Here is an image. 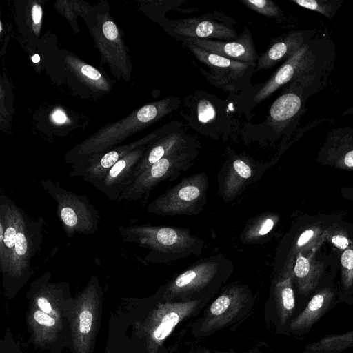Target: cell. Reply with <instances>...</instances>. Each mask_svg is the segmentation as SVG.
Masks as SVG:
<instances>
[{
	"instance_id": "1",
	"label": "cell",
	"mask_w": 353,
	"mask_h": 353,
	"mask_svg": "<svg viewBox=\"0 0 353 353\" xmlns=\"http://www.w3.org/2000/svg\"><path fill=\"white\" fill-rule=\"evenodd\" d=\"M335 47L327 33H316L272 75L253 98L254 105L271 96L281 86L301 89L306 99L321 90L334 70Z\"/></svg>"
},
{
	"instance_id": "2",
	"label": "cell",
	"mask_w": 353,
	"mask_h": 353,
	"mask_svg": "<svg viewBox=\"0 0 353 353\" xmlns=\"http://www.w3.org/2000/svg\"><path fill=\"white\" fill-rule=\"evenodd\" d=\"M178 98L169 97L141 107L124 119L105 125L71 149L65 157L66 163L75 165L93 155L105 152L128 137L157 122L176 110Z\"/></svg>"
},
{
	"instance_id": "3",
	"label": "cell",
	"mask_w": 353,
	"mask_h": 353,
	"mask_svg": "<svg viewBox=\"0 0 353 353\" xmlns=\"http://www.w3.org/2000/svg\"><path fill=\"white\" fill-rule=\"evenodd\" d=\"M122 239L149 250L145 260L167 263L188 256L199 255L204 241L186 228L136 225L118 227Z\"/></svg>"
},
{
	"instance_id": "4",
	"label": "cell",
	"mask_w": 353,
	"mask_h": 353,
	"mask_svg": "<svg viewBox=\"0 0 353 353\" xmlns=\"http://www.w3.org/2000/svg\"><path fill=\"white\" fill-rule=\"evenodd\" d=\"M41 187L57 203V215L69 238L75 234L92 235L99 230L100 215L85 195L64 189L51 179L39 181Z\"/></svg>"
},
{
	"instance_id": "5",
	"label": "cell",
	"mask_w": 353,
	"mask_h": 353,
	"mask_svg": "<svg viewBox=\"0 0 353 353\" xmlns=\"http://www.w3.org/2000/svg\"><path fill=\"white\" fill-rule=\"evenodd\" d=\"M196 143L190 142L152 164L125 188L120 200L137 201L148 196L161 181H173L190 168L197 157Z\"/></svg>"
},
{
	"instance_id": "6",
	"label": "cell",
	"mask_w": 353,
	"mask_h": 353,
	"mask_svg": "<svg viewBox=\"0 0 353 353\" xmlns=\"http://www.w3.org/2000/svg\"><path fill=\"white\" fill-rule=\"evenodd\" d=\"M208 184L205 172L183 178L149 203L147 211L163 216L197 214L207 203Z\"/></svg>"
},
{
	"instance_id": "7",
	"label": "cell",
	"mask_w": 353,
	"mask_h": 353,
	"mask_svg": "<svg viewBox=\"0 0 353 353\" xmlns=\"http://www.w3.org/2000/svg\"><path fill=\"white\" fill-rule=\"evenodd\" d=\"M233 269V263L221 254L204 258L174 279L166 288L165 296L172 299L199 292L229 275Z\"/></svg>"
},
{
	"instance_id": "8",
	"label": "cell",
	"mask_w": 353,
	"mask_h": 353,
	"mask_svg": "<svg viewBox=\"0 0 353 353\" xmlns=\"http://www.w3.org/2000/svg\"><path fill=\"white\" fill-rule=\"evenodd\" d=\"M92 36L102 59L125 80H129L131 63L121 32L108 13L99 14Z\"/></svg>"
},
{
	"instance_id": "9",
	"label": "cell",
	"mask_w": 353,
	"mask_h": 353,
	"mask_svg": "<svg viewBox=\"0 0 353 353\" xmlns=\"http://www.w3.org/2000/svg\"><path fill=\"white\" fill-rule=\"evenodd\" d=\"M45 220L34 218L22 210L11 264L6 275L20 278L28 274L33 258L43 242Z\"/></svg>"
},
{
	"instance_id": "10",
	"label": "cell",
	"mask_w": 353,
	"mask_h": 353,
	"mask_svg": "<svg viewBox=\"0 0 353 353\" xmlns=\"http://www.w3.org/2000/svg\"><path fill=\"white\" fill-rule=\"evenodd\" d=\"M163 134L165 133L159 130L132 143L114 147L93 155L74 165L69 176H81L94 187L108 171L123 157L139 147L149 145Z\"/></svg>"
},
{
	"instance_id": "11",
	"label": "cell",
	"mask_w": 353,
	"mask_h": 353,
	"mask_svg": "<svg viewBox=\"0 0 353 353\" xmlns=\"http://www.w3.org/2000/svg\"><path fill=\"white\" fill-rule=\"evenodd\" d=\"M247 288L242 285L228 286L209 306L201 324V332L210 334L230 323L248 301Z\"/></svg>"
},
{
	"instance_id": "12",
	"label": "cell",
	"mask_w": 353,
	"mask_h": 353,
	"mask_svg": "<svg viewBox=\"0 0 353 353\" xmlns=\"http://www.w3.org/2000/svg\"><path fill=\"white\" fill-rule=\"evenodd\" d=\"M185 45L201 62L211 70L205 73L206 78L216 86L225 90H234V82L243 78L253 65L228 59L205 50L185 39H181Z\"/></svg>"
},
{
	"instance_id": "13",
	"label": "cell",
	"mask_w": 353,
	"mask_h": 353,
	"mask_svg": "<svg viewBox=\"0 0 353 353\" xmlns=\"http://www.w3.org/2000/svg\"><path fill=\"white\" fill-rule=\"evenodd\" d=\"M338 219L331 216L304 218L303 223L293 236L285 266L280 276L292 271V266L298 254L314 251L319 246L321 240L327 236L328 231Z\"/></svg>"
},
{
	"instance_id": "14",
	"label": "cell",
	"mask_w": 353,
	"mask_h": 353,
	"mask_svg": "<svg viewBox=\"0 0 353 353\" xmlns=\"http://www.w3.org/2000/svg\"><path fill=\"white\" fill-rule=\"evenodd\" d=\"M148 145L139 147L117 161L94 186L110 200H120L125 188L132 183V174Z\"/></svg>"
},
{
	"instance_id": "15",
	"label": "cell",
	"mask_w": 353,
	"mask_h": 353,
	"mask_svg": "<svg viewBox=\"0 0 353 353\" xmlns=\"http://www.w3.org/2000/svg\"><path fill=\"white\" fill-rule=\"evenodd\" d=\"M316 161L339 169H353V127L330 131Z\"/></svg>"
},
{
	"instance_id": "16",
	"label": "cell",
	"mask_w": 353,
	"mask_h": 353,
	"mask_svg": "<svg viewBox=\"0 0 353 353\" xmlns=\"http://www.w3.org/2000/svg\"><path fill=\"white\" fill-rule=\"evenodd\" d=\"M185 39L211 53L228 59L243 62L254 68L259 58L255 49L252 35L247 27L237 39L230 41L210 39Z\"/></svg>"
},
{
	"instance_id": "17",
	"label": "cell",
	"mask_w": 353,
	"mask_h": 353,
	"mask_svg": "<svg viewBox=\"0 0 353 353\" xmlns=\"http://www.w3.org/2000/svg\"><path fill=\"white\" fill-rule=\"evenodd\" d=\"M170 23L173 32L181 36L180 38L230 41L239 37L232 27L205 17L178 19Z\"/></svg>"
},
{
	"instance_id": "18",
	"label": "cell",
	"mask_w": 353,
	"mask_h": 353,
	"mask_svg": "<svg viewBox=\"0 0 353 353\" xmlns=\"http://www.w3.org/2000/svg\"><path fill=\"white\" fill-rule=\"evenodd\" d=\"M200 302V300H191L160 305L154 317L152 330L154 342L161 345L176 326L192 314Z\"/></svg>"
},
{
	"instance_id": "19",
	"label": "cell",
	"mask_w": 353,
	"mask_h": 353,
	"mask_svg": "<svg viewBox=\"0 0 353 353\" xmlns=\"http://www.w3.org/2000/svg\"><path fill=\"white\" fill-rule=\"evenodd\" d=\"M316 30H292L276 39L257 61L254 71L268 69L281 61H287L304 43L316 34Z\"/></svg>"
},
{
	"instance_id": "20",
	"label": "cell",
	"mask_w": 353,
	"mask_h": 353,
	"mask_svg": "<svg viewBox=\"0 0 353 353\" xmlns=\"http://www.w3.org/2000/svg\"><path fill=\"white\" fill-rule=\"evenodd\" d=\"M219 177V190L225 200L231 201L239 194L248 185L257 180L256 168L242 158L234 159L229 168L222 172Z\"/></svg>"
},
{
	"instance_id": "21",
	"label": "cell",
	"mask_w": 353,
	"mask_h": 353,
	"mask_svg": "<svg viewBox=\"0 0 353 353\" xmlns=\"http://www.w3.org/2000/svg\"><path fill=\"white\" fill-rule=\"evenodd\" d=\"M290 90L281 95L270 109V123L280 131L298 119L305 111L307 99L303 91L295 87H291Z\"/></svg>"
},
{
	"instance_id": "22",
	"label": "cell",
	"mask_w": 353,
	"mask_h": 353,
	"mask_svg": "<svg viewBox=\"0 0 353 353\" xmlns=\"http://www.w3.org/2000/svg\"><path fill=\"white\" fill-rule=\"evenodd\" d=\"M190 142V139L181 132H172L159 137L148 145L143 157L135 167L132 174V182L161 158Z\"/></svg>"
},
{
	"instance_id": "23",
	"label": "cell",
	"mask_w": 353,
	"mask_h": 353,
	"mask_svg": "<svg viewBox=\"0 0 353 353\" xmlns=\"http://www.w3.org/2000/svg\"><path fill=\"white\" fill-rule=\"evenodd\" d=\"M334 298L330 288L318 291L308 302L304 310L289 325L292 332H307L327 312Z\"/></svg>"
},
{
	"instance_id": "24",
	"label": "cell",
	"mask_w": 353,
	"mask_h": 353,
	"mask_svg": "<svg viewBox=\"0 0 353 353\" xmlns=\"http://www.w3.org/2000/svg\"><path fill=\"white\" fill-rule=\"evenodd\" d=\"M312 257L306 253L296 256L292 269V277L301 294L306 295L317 285L322 274V266L314 265Z\"/></svg>"
},
{
	"instance_id": "25",
	"label": "cell",
	"mask_w": 353,
	"mask_h": 353,
	"mask_svg": "<svg viewBox=\"0 0 353 353\" xmlns=\"http://www.w3.org/2000/svg\"><path fill=\"white\" fill-rule=\"evenodd\" d=\"M65 63L67 68L81 82L92 90L103 92H108L111 90L109 81L94 67L73 55H67Z\"/></svg>"
},
{
	"instance_id": "26",
	"label": "cell",
	"mask_w": 353,
	"mask_h": 353,
	"mask_svg": "<svg viewBox=\"0 0 353 353\" xmlns=\"http://www.w3.org/2000/svg\"><path fill=\"white\" fill-rule=\"evenodd\" d=\"M292 272L280 276L274 287V298L278 316L284 325L295 308V296L292 286Z\"/></svg>"
},
{
	"instance_id": "27",
	"label": "cell",
	"mask_w": 353,
	"mask_h": 353,
	"mask_svg": "<svg viewBox=\"0 0 353 353\" xmlns=\"http://www.w3.org/2000/svg\"><path fill=\"white\" fill-rule=\"evenodd\" d=\"M353 346V330L341 334H329L306 347L310 352L340 353Z\"/></svg>"
},
{
	"instance_id": "28",
	"label": "cell",
	"mask_w": 353,
	"mask_h": 353,
	"mask_svg": "<svg viewBox=\"0 0 353 353\" xmlns=\"http://www.w3.org/2000/svg\"><path fill=\"white\" fill-rule=\"evenodd\" d=\"M298 6L317 12L332 19L343 3L342 0H291Z\"/></svg>"
},
{
	"instance_id": "29",
	"label": "cell",
	"mask_w": 353,
	"mask_h": 353,
	"mask_svg": "<svg viewBox=\"0 0 353 353\" xmlns=\"http://www.w3.org/2000/svg\"><path fill=\"white\" fill-rule=\"evenodd\" d=\"M248 8L265 17L279 19L283 17V11L270 0H241Z\"/></svg>"
},
{
	"instance_id": "30",
	"label": "cell",
	"mask_w": 353,
	"mask_h": 353,
	"mask_svg": "<svg viewBox=\"0 0 353 353\" xmlns=\"http://www.w3.org/2000/svg\"><path fill=\"white\" fill-rule=\"evenodd\" d=\"M341 265V288L347 291L353 288V245L342 252Z\"/></svg>"
},
{
	"instance_id": "31",
	"label": "cell",
	"mask_w": 353,
	"mask_h": 353,
	"mask_svg": "<svg viewBox=\"0 0 353 353\" xmlns=\"http://www.w3.org/2000/svg\"><path fill=\"white\" fill-rule=\"evenodd\" d=\"M275 221L273 216H264L258 219L256 223H254L251 230H248L246 235L247 239L254 240L268 234L274 228Z\"/></svg>"
},
{
	"instance_id": "32",
	"label": "cell",
	"mask_w": 353,
	"mask_h": 353,
	"mask_svg": "<svg viewBox=\"0 0 353 353\" xmlns=\"http://www.w3.org/2000/svg\"><path fill=\"white\" fill-rule=\"evenodd\" d=\"M335 223L328 231L327 236L329 237L331 243L337 249L341 251L345 250L353 245L352 241L348 238L345 232L336 230Z\"/></svg>"
},
{
	"instance_id": "33",
	"label": "cell",
	"mask_w": 353,
	"mask_h": 353,
	"mask_svg": "<svg viewBox=\"0 0 353 353\" xmlns=\"http://www.w3.org/2000/svg\"><path fill=\"white\" fill-rule=\"evenodd\" d=\"M42 14L43 11L41 5L36 2L33 3L32 6H31L30 15L32 30L36 34H39L40 32L42 21Z\"/></svg>"
},
{
	"instance_id": "34",
	"label": "cell",
	"mask_w": 353,
	"mask_h": 353,
	"mask_svg": "<svg viewBox=\"0 0 353 353\" xmlns=\"http://www.w3.org/2000/svg\"><path fill=\"white\" fill-rule=\"evenodd\" d=\"M92 314L88 310L83 311L79 316V330L81 332L87 334L91 329Z\"/></svg>"
},
{
	"instance_id": "35",
	"label": "cell",
	"mask_w": 353,
	"mask_h": 353,
	"mask_svg": "<svg viewBox=\"0 0 353 353\" xmlns=\"http://www.w3.org/2000/svg\"><path fill=\"white\" fill-rule=\"evenodd\" d=\"M34 318L35 321L41 325L46 326H52L55 323L54 319L46 314L43 311H37L34 314Z\"/></svg>"
},
{
	"instance_id": "36",
	"label": "cell",
	"mask_w": 353,
	"mask_h": 353,
	"mask_svg": "<svg viewBox=\"0 0 353 353\" xmlns=\"http://www.w3.org/2000/svg\"><path fill=\"white\" fill-rule=\"evenodd\" d=\"M52 119L56 123L63 124L68 121V117L62 110H57L52 113Z\"/></svg>"
},
{
	"instance_id": "37",
	"label": "cell",
	"mask_w": 353,
	"mask_h": 353,
	"mask_svg": "<svg viewBox=\"0 0 353 353\" xmlns=\"http://www.w3.org/2000/svg\"><path fill=\"white\" fill-rule=\"evenodd\" d=\"M38 306L45 313H50L52 307L50 303L45 297H39L37 300Z\"/></svg>"
},
{
	"instance_id": "38",
	"label": "cell",
	"mask_w": 353,
	"mask_h": 353,
	"mask_svg": "<svg viewBox=\"0 0 353 353\" xmlns=\"http://www.w3.org/2000/svg\"><path fill=\"white\" fill-rule=\"evenodd\" d=\"M341 192L344 198L353 201V187H343Z\"/></svg>"
},
{
	"instance_id": "39",
	"label": "cell",
	"mask_w": 353,
	"mask_h": 353,
	"mask_svg": "<svg viewBox=\"0 0 353 353\" xmlns=\"http://www.w3.org/2000/svg\"><path fill=\"white\" fill-rule=\"evenodd\" d=\"M343 116H347V115H353V106L345 110L343 114Z\"/></svg>"
},
{
	"instance_id": "40",
	"label": "cell",
	"mask_w": 353,
	"mask_h": 353,
	"mask_svg": "<svg viewBox=\"0 0 353 353\" xmlns=\"http://www.w3.org/2000/svg\"><path fill=\"white\" fill-rule=\"evenodd\" d=\"M40 60V57L38 54H35L32 57V61L34 62V63H37L39 62Z\"/></svg>"
},
{
	"instance_id": "41",
	"label": "cell",
	"mask_w": 353,
	"mask_h": 353,
	"mask_svg": "<svg viewBox=\"0 0 353 353\" xmlns=\"http://www.w3.org/2000/svg\"><path fill=\"white\" fill-rule=\"evenodd\" d=\"M215 353H237V352H217V351H215Z\"/></svg>"
},
{
	"instance_id": "42",
	"label": "cell",
	"mask_w": 353,
	"mask_h": 353,
	"mask_svg": "<svg viewBox=\"0 0 353 353\" xmlns=\"http://www.w3.org/2000/svg\"><path fill=\"white\" fill-rule=\"evenodd\" d=\"M199 353H210V352L208 350H203V351H201Z\"/></svg>"
}]
</instances>
